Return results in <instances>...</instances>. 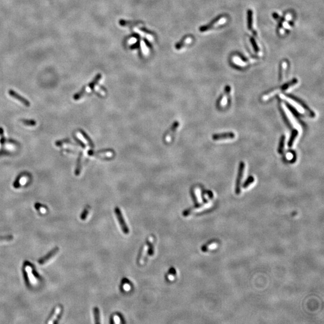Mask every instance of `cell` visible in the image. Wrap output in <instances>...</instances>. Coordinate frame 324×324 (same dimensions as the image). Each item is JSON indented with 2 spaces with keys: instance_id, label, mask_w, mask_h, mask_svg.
I'll return each instance as SVG.
<instances>
[{
  "instance_id": "cell-10",
  "label": "cell",
  "mask_w": 324,
  "mask_h": 324,
  "mask_svg": "<svg viewBox=\"0 0 324 324\" xmlns=\"http://www.w3.org/2000/svg\"><path fill=\"white\" fill-rule=\"evenodd\" d=\"M61 310H62L61 306H57L55 308L52 316L50 317V318H49V319L47 322V323L49 324H52V323H54L55 321L57 319L58 316H59V314L61 313Z\"/></svg>"
},
{
  "instance_id": "cell-21",
  "label": "cell",
  "mask_w": 324,
  "mask_h": 324,
  "mask_svg": "<svg viewBox=\"0 0 324 324\" xmlns=\"http://www.w3.org/2000/svg\"><path fill=\"white\" fill-rule=\"evenodd\" d=\"M284 140H285L284 136H282L281 139H280V141L279 147H278V151L279 154H282L283 153L284 145Z\"/></svg>"
},
{
  "instance_id": "cell-3",
  "label": "cell",
  "mask_w": 324,
  "mask_h": 324,
  "mask_svg": "<svg viewBox=\"0 0 324 324\" xmlns=\"http://www.w3.org/2000/svg\"><path fill=\"white\" fill-rule=\"evenodd\" d=\"M244 168H245L244 163L243 162H241L240 163V164L238 173V177H237V181H236L235 193H236V194H237V195H240V192H241L240 185H241V179H242V178H243V173H244Z\"/></svg>"
},
{
  "instance_id": "cell-16",
  "label": "cell",
  "mask_w": 324,
  "mask_h": 324,
  "mask_svg": "<svg viewBox=\"0 0 324 324\" xmlns=\"http://www.w3.org/2000/svg\"><path fill=\"white\" fill-rule=\"evenodd\" d=\"M141 24V22H136V21H134V22H131V21H126L124 20H121L119 21V24L120 25L123 26H129L130 25H136L138 24Z\"/></svg>"
},
{
  "instance_id": "cell-26",
  "label": "cell",
  "mask_w": 324,
  "mask_h": 324,
  "mask_svg": "<svg viewBox=\"0 0 324 324\" xmlns=\"http://www.w3.org/2000/svg\"><path fill=\"white\" fill-rule=\"evenodd\" d=\"M89 212H90V209H88V208H86V209L83 211V212L82 213V214L81 216V218L82 220H86L89 214Z\"/></svg>"
},
{
  "instance_id": "cell-13",
  "label": "cell",
  "mask_w": 324,
  "mask_h": 324,
  "mask_svg": "<svg viewBox=\"0 0 324 324\" xmlns=\"http://www.w3.org/2000/svg\"><path fill=\"white\" fill-rule=\"evenodd\" d=\"M190 41V38L189 37H184L181 39V41H179L178 43L176 44V45H175V48H176L177 50H179V49L183 48L186 44L189 43Z\"/></svg>"
},
{
  "instance_id": "cell-1",
  "label": "cell",
  "mask_w": 324,
  "mask_h": 324,
  "mask_svg": "<svg viewBox=\"0 0 324 324\" xmlns=\"http://www.w3.org/2000/svg\"><path fill=\"white\" fill-rule=\"evenodd\" d=\"M225 21H226V19H224L223 17V16H222V15L218 16L216 18H215L214 19H213L210 24L201 26L199 30L202 32H206L208 30H210L214 28L215 26L217 25V24L219 25V24H222L225 22Z\"/></svg>"
},
{
  "instance_id": "cell-29",
  "label": "cell",
  "mask_w": 324,
  "mask_h": 324,
  "mask_svg": "<svg viewBox=\"0 0 324 324\" xmlns=\"http://www.w3.org/2000/svg\"><path fill=\"white\" fill-rule=\"evenodd\" d=\"M283 62L280 64V72H279V81L282 80L283 77Z\"/></svg>"
},
{
  "instance_id": "cell-22",
  "label": "cell",
  "mask_w": 324,
  "mask_h": 324,
  "mask_svg": "<svg viewBox=\"0 0 324 324\" xmlns=\"http://www.w3.org/2000/svg\"><path fill=\"white\" fill-rule=\"evenodd\" d=\"M35 208L37 209V210H38L40 212L42 213V214H45L47 210H46V208H45V207H44L43 205L40 204H35Z\"/></svg>"
},
{
  "instance_id": "cell-25",
  "label": "cell",
  "mask_w": 324,
  "mask_h": 324,
  "mask_svg": "<svg viewBox=\"0 0 324 324\" xmlns=\"http://www.w3.org/2000/svg\"><path fill=\"white\" fill-rule=\"evenodd\" d=\"M253 182H254V178L253 177H249L248 178V179H247V181L244 183V184H243V187L244 189L248 187Z\"/></svg>"
},
{
  "instance_id": "cell-31",
  "label": "cell",
  "mask_w": 324,
  "mask_h": 324,
  "mask_svg": "<svg viewBox=\"0 0 324 324\" xmlns=\"http://www.w3.org/2000/svg\"><path fill=\"white\" fill-rule=\"evenodd\" d=\"M113 322L115 323H120V319L117 315H114L112 318Z\"/></svg>"
},
{
  "instance_id": "cell-11",
  "label": "cell",
  "mask_w": 324,
  "mask_h": 324,
  "mask_svg": "<svg viewBox=\"0 0 324 324\" xmlns=\"http://www.w3.org/2000/svg\"><path fill=\"white\" fill-rule=\"evenodd\" d=\"M288 96H289L290 98H292V99H293V100H294L295 101H296L298 104H300V105L302 107H303L304 109H306V111L307 112V113H308L310 115V116H311V117H314L315 116V113H314L312 111H311V110L310 109V108H309L308 107H307L305 103H304L303 102H302L301 100H300L299 99H298L297 98H295V97L294 96H290V95H289Z\"/></svg>"
},
{
  "instance_id": "cell-2",
  "label": "cell",
  "mask_w": 324,
  "mask_h": 324,
  "mask_svg": "<svg viewBox=\"0 0 324 324\" xmlns=\"http://www.w3.org/2000/svg\"><path fill=\"white\" fill-rule=\"evenodd\" d=\"M115 214H116V216H117L118 220L119 222V225H120L121 228V229L123 231V232L126 235L129 234V228L125 222V220H124L123 216L122 215V213H121V212L119 208L118 207L115 208Z\"/></svg>"
},
{
  "instance_id": "cell-24",
  "label": "cell",
  "mask_w": 324,
  "mask_h": 324,
  "mask_svg": "<svg viewBox=\"0 0 324 324\" xmlns=\"http://www.w3.org/2000/svg\"><path fill=\"white\" fill-rule=\"evenodd\" d=\"M64 144H72V142H70V140L68 139H63L61 141H58L55 142V145L57 146H61V145H63Z\"/></svg>"
},
{
  "instance_id": "cell-14",
  "label": "cell",
  "mask_w": 324,
  "mask_h": 324,
  "mask_svg": "<svg viewBox=\"0 0 324 324\" xmlns=\"http://www.w3.org/2000/svg\"><path fill=\"white\" fill-rule=\"evenodd\" d=\"M148 245L150 247L149 251H148V253L149 255L152 256L154 253V238L152 237H150L147 240Z\"/></svg>"
},
{
  "instance_id": "cell-19",
  "label": "cell",
  "mask_w": 324,
  "mask_h": 324,
  "mask_svg": "<svg viewBox=\"0 0 324 324\" xmlns=\"http://www.w3.org/2000/svg\"><path fill=\"white\" fill-rule=\"evenodd\" d=\"M175 276H176V270L174 268H172L167 275V278L169 280L172 281L175 278Z\"/></svg>"
},
{
  "instance_id": "cell-17",
  "label": "cell",
  "mask_w": 324,
  "mask_h": 324,
  "mask_svg": "<svg viewBox=\"0 0 324 324\" xmlns=\"http://www.w3.org/2000/svg\"><path fill=\"white\" fill-rule=\"evenodd\" d=\"M94 314V318H95V323H100V311L97 307H95L93 310Z\"/></svg>"
},
{
  "instance_id": "cell-5",
  "label": "cell",
  "mask_w": 324,
  "mask_h": 324,
  "mask_svg": "<svg viewBox=\"0 0 324 324\" xmlns=\"http://www.w3.org/2000/svg\"><path fill=\"white\" fill-rule=\"evenodd\" d=\"M24 269L26 273L27 274V277L28 278L29 282L31 284H36L37 283V278L36 277L34 274L33 273V270H32V267L28 263L25 262L24 265Z\"/></svg>"
},
{
  "instance_id": "cell-18",
  "label": "cell",
  "mask_w": 324,
  "mask_h": 324,
  "mask_svg": "<svg viewBox=\"0 0 324 324\" xmlns=\"http://www.w3.org/2000/svg\"><path fill=\"white\" fill-rule=\"evenodd\" d=\"M81 157H82V153H81L80 156L78 159V162H77V166L75 170V174L76 175H78L80 174L81 169Z\"/></svg>"
},
{
  "instance_id": "cell-12",
  "label": "cell",
  "mask_w": 324,
  "mask_h": 324,
  "mask_svg": "<svg viewBox=\"0 0 324 324\" xmlns=\"http://www.w3.org/2000/svg\"><path fill=\"white\" fill-rule=\"evenodd\" d=\"M247 21L248 29L250 31H252L251 32H253V34L256 35V32L253 29V11L250 9L247 11Z\"/></svg>"
},
{
  "instance_id": "cell-23",
  "label": "cell",
  "mask_w": 324,
  "mask_h": 324,
  "mask_svg": "<svg viewBox=\"0 0 324 324\" xmlns=\"http://www.w3.org/2000/svg\"><path fill=\"white\" fill-rule=\"evenodd\" d=\"M21 121L25 125L34 126L36 125V122L33 119H22Z\"/></svg>"
},
{
  "instance_id": "cell-15",
  "label": "cell",
  "mask_w": 324,
  "mask_h": 324,
  "mask_svg": "<svg viewBox=\"0 0 324 324\" xmlns=\"http://www.w3.org/2000/svg\"><path fill=\"white\" fill-rule=\"evenodd\" d=\"M298 134V131L297 130H293L292 133V135H291V136H290V139H289V142H288V146H289V147H291V146H292V145H293V144H294V141H295V138H296V137L297 136Z\"/></svg>"
},
{
  "instance_id": "cell-7",
  "label": "cell",
  "mask_w": 324,
  "mask_h": 324,
  "mask_svg": "<svg viewBox=\"0 0 324 324\" xmlns=\"http://www.w3.org/2000/svg\"><path fill=\"white\" fill-rule=\"evenodd\" d=\"M9 94L11 97H12L15 98V99L18 100L20 103H22L23 105H24L25 106H27V107L30 106V102L27 99H26V98H25L24 97H23L22 96H21L19 94H18V93L16 92L15 91H13L12 90H10L9 91Z\"/></svg>"
},
{
  "instance_id": "cell-28",
  "label": "cell",
  "mask_w": 324,
  "mask_h": 324,
  "mask_svg": "<svg viewBox=\"0 0 324 324\" xmlns=\"http://www.w3.org/2000/svg\"><path fill=\"white\" fill-rule=\"evenodd\" d=\"M13 239V237L12 236H5V237H0V241H9L12 240Z\"/></svg>"
},
{
  "instance_id": "cell-6",
  "label": "cell",
  "mask_w": 324,
  "mask_h": 324,
  "mask_svg": "<svg viewBox=\"0 0 324 324\" xmlns=\"http://www.w3.org/2000/svg\"><path fill=\"white\" fill-rule=\"evenodd\" d=\"M59 250V249L58 247L54 248L52 250L49 252V253H48L46 256H45L43 257H42V259L38 261V263L40 265L46 264V263L50 261L52 258H53L55 256H56V255L58 253Z\"/></svg>"
},
{
  "instance_id": "cell-32",
  "label": "cell",
  "mask_w": 324,
  "mask_h": 324,
  "mask_svg": "<svg viewBox=\"0 0 324 324\" xmlns=\"http://www.w3.org/2000/svg\"><path fill=\"white\" fill-rule=\"evenodd\" d=\"M123 289H124L125 291H129V290H130V285H129V284H127V283H124V284H123Z\"/></svg>"
},
{
  "instance_id": "cell-20",
  "label": "cell",
  "mask_w": 324,
  "mask_h": 324,
  "mask_svg": "<svg viewBox=\"0 0 324 324\" xmlns=\"http://www.w3.org/2000/svg\"><path fill=\"white\" fill-rule=\"evenodd\" d=\"M250 43H251V45L253 46V48L255 52H256V53L259 52V51H260V49H259V46H257V43L256 42V41H255V38H254L253 37H250Z\"/></svg>"
},
{
  "instance_id": "cell-30",
  "label": "cell",
  "mask_w": 324,
  "mask_h": 324,
  "mask_svg": "<svg viewBox=\"0 0 324 324\" xmlns=\"http://www.w3.org/2000/svg\"><path fill=\"white\" fill-rule=\"evenodd\" d=\"M0 142H1V144H4V136H3V129L0 127Z\"/></svg>"
},
{
  "instance_id": "cell-8",
  "label": "cell",
  "mask_w": 324,
  "mask_h": 324,
  "mask_svg": "<svg viewBox=\"0 0 324 324\" xmlns=\"http://www.w3.org/2000/svg\"><path fill=\"white\" fill-rule=\"evenodd\" d=\"M212 139L214 140V141L228 139H234L235 138V134L232 132L220 133V134H215V135H212Z\"/></svg>"
},
{
  "instance_id": "cell-9",
  "label": "cell",
  "mask_w": 324,
  "mask_h": 324,
  "mask_svg": "<svg viewBox=\"0 0 324 324\" xmlns=\"http://www.w3.org/2000/svg\"><path fill=\"white\" fill-rule=\"evenodd\" d=\"M147 251H148V245L147 244H144L143 246H142L138 258V263L139 265H141L144 263L146 257Z\"/></svg>"
},
{
  "instance_id": "cell-4",
  "label": "cell",
  "mask_w": 324,
  "mask_h": 324,
  "mask_svg": "<svg viewBox=\"0 0 324 324\" xmlns=\"http://www.w3.org/2000/svg\"><path fill=\"white\" fill-rule=\"evenodd\" d=\"M297 82H298V80H297V79H296V78H294V79H292V81H290V82H288V83L285 84H284L283 85H282V86H281V87H280V88H279V90H276V91H274L271 92V93H270V94H267V95L265 96L264 97H263V99H265V100H266V99H268V98H270L271 96H273V95L275 94H276V92H277V91H283L286 90L288 88H289V87H290V86H293V85H295L296 83H297Z\"/></svg>"
},
{
  "instance_id": "cell-27",
  "label": "cell",
  "mask_w": 324,
  "mask_h": 324,
  "mask_svg": "<svg viewBox=\"0 0 324 324\" xmlns=\"http://www.w3.org/2000/svg\"><path fill=\"white\" fill-rule=\"evenodd\" d=\"M21 178V175H20L16 179L15 181L13 183V187L15 189H18L20 187V180Z\"/></svg>"
}]
</instances>
